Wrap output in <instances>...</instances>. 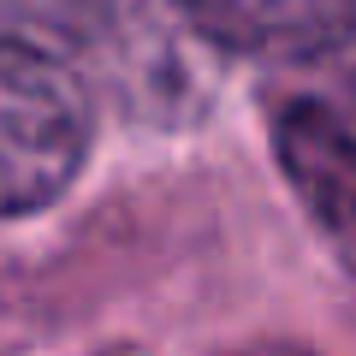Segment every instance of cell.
Instances as JSON below:
<instances>
[{
    "instance_id": "1",
    "label": "cell",
    "mask_w": 356,
    "mask_h": 356,
    "mask_svg": "<svg viewBox=\"0 0 356 356\" xmlns=\"http://www.w3.org/2000/svg\"><path fill=\"white\" fill-rule=\"evenodd\" d=\"M89 154V95L60 54L0 42V214H30Z\"/></svg>"
},
{
    "instance_id": "2",
    "label": "cell",
    "mask_w": 356,
    "mask_h": 356,
    "mask_svg": "<svg viewBox=\"0 0 356 356\" xmlns=\"http://www.w3.org/2000/svg\"><path fill=\"white\" fill-rule=\"evenodd\" d=\"M280 161L309 214L356 261V113L332 102H291L280 113Z\"/></svg>"
},
{
    "instance_id": "3",
    "label": "cell",
    "mask_w": 356,
    "mask_h": 356,
    "mask_svg": "<svg viewBox=\"0 0 356 356\" xmlns=\"http://www.w3.org/2000/svg\"><path fill=\"white\" fill-rule=\"evenodd\" d=\"M208 42L250 60H321L356 36V0H178Z\"/></svg>"
},
{
    "instance_id": "4",
    "label": "cell",
    "mask_w": 356,
    "mask_h": 356,
    "mask_svg": "<svg viewBox=\"0 0 356 356\" xmlns=\"http://www.w3.org/2000/svg\"><path fill=\"white\" fill-rule=\"evenodd\" d=\"M102 18H107V0H0V42L65 54L72 42L95 36Z\"/></svg>"
}]
</instances>
